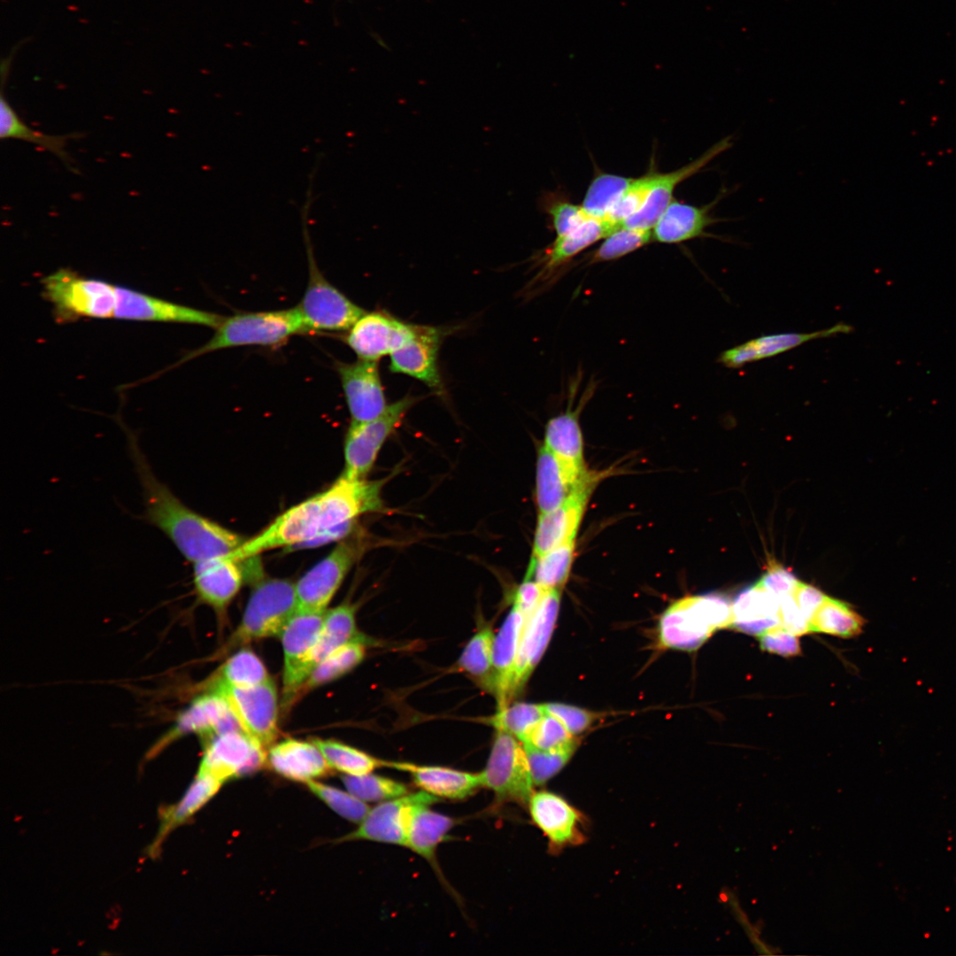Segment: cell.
I'll list each match as a JSON object with an SVG mask.
<instances>
[{"label":"cell","mask_w":956,"mask_h":956,"mask_svg":"<svg viewBox=\"0 0 956 956\" xmlns=\"http://www.w3.org/2000/svg\"><path fill=\"white\" fill-rule=\"evenodd\" d=\"M384 482L341 474L329 488L284 511L228 555L243 561L276 548L314 547L343 540L353 533L358 517L385 511L381 497Z\"/></svg>","instance_id":"cell-1"},{"label":"cell","mask_w":956,"mask_h":956,"mask_svg":"<svg viewBox=\"0 0 956 956\" xmlns=\"http://www.w3.org/2000/svg\"><path fill=\"white\" fill-rule=\"evenodd\" d=\"M128 451L141 485L142 518L160 530L194 564L234 552L245 538L185 505L154 474L137 438L126 429Z\"/></svg>","instance_id":"cell-2"},{"label":"cell","mask_w":956,"mask_h":956,"mask_svg":"<svg viewBox=\"0 0 956 956\" xmlns=\"http://www.w3.org/2000/svg\"><path fill=\"white\" fill-rule=\"evenodd\" d=\"M312 180L313 177L300 212L309 278L304 296L296 308L307 334L347 331L366 311L329 282L318 266L308 227V215L313 201Z\"/></svg>","instance_id":"cell-3"},{"label":"cell","mask_w":956,"mask_h":956,"mask_svg":"<svg viewBox=\"0 0 956 956\" xmlns=\"http://www.w3.org/2000/svg\"><path fill=\"white\" fill-rule=\"evenodd\" d=\"M732 602L727 595L712 592L682 598L672 603L659 620V644L666 649L695 651L716 630L730 628Z\"/></svg>","instance_id":"cell-4"},{"label":"cell","mask_w":956,"mask_h":956,"mask_svg":"<svg viewBox=\"0 0 956 956\" xmlns=\"http://www.w3.org/2000/svg\"><path fill=\"white\" fill-rule=\"evenodd\" d=\"M212 337L204 345L187 353L178 364L209 352L240 347H279L296 335L307 334L295 307L266 312H241L224 317L214 328Z\"/></svg>","instance_id":"cell-5"},{"label":"cell","mask_w":956,"mask_h":956,"mask_svg":"<svg viewBox=\"0 0 956 956\" xmlns=\"http://www.w3.org/2000/svg\"><path fill=\"white\" fill-rule=\"evenodd\" d=\"M297 611L295 584L280 578H263L255 583L241 622L221 653L251 641L280 636Z\"/></svg>","instance_id":"cell-6"},{"label":"cell","mask_w":956,"mask_h":956,"mask_svg":"<svg viewBox=\"0 0 956 956\" xmlns=\"http://www.w3.org/2000/svg\"><path fill=\"white\" fill-rule=\"evenodd\" d=\"M42 285L58 321L114 317L116 286L110 282L61 268L44 277Z\"/></svg>","instance_id":"cell-7"},{"label":"cell","mask_w":956,"mask_h":956,"mask_svg":"<svg viewBox=\"0 0 956 956\" xmlns=\"http://www.w3.org/2000/svg\"><path fill=\"white\" fill-rule=\"evenodd\" d=\"M480 775L482 787L494 793L497 804L528 806L535 785L524 746L513 735L497 730Z\"/></svg>","instance_id":"cell-8"},{"label":"cell","mask_w":956,"mask_h":956,"mask_svg":"<svg viewBox=\"0 0 956 956\" xmlns=\"http://www.w3.org/2000/svg\"><path fill=\"white\" fill-rule=\"evenodd\" d=\"M420 400V397L407 395L388 405L385 411L372 420L351 422L344 440V469L342 475L351 479L365 478L384 443Z\"/></svg>","instance_id":"cell-9"},{"label":"cell","mask_w":956,"mask_h":956,"mask_svg":"<svg viewBox=\"0 0 956 956\" xmlns=\"http://www.w3.org/2000/svg\"><path fill=\"white\" fill-rule=\"evenodd\" d=\"M366 545L363 536H350L309 569L295 584L297 611L325 612Z\"/></svg>","instance_id":"cell-10"},{"label":"cell","mask_w":956,"mask_h":956,"mask_svg":"<svg viewBox=\"0 0 956 956\" xmlns=\"http://www.w3.org/2000/svg\"><path fill=\"white\" fill-rule=\"evenodd\" d=\"M210 690L222 696L242 729L269 748L278 735V694L274 682L251 687L212 683Z\"/></svg>","instance_id":"cell-11"},{"label":"cell","mask_w":956,"mask_h":956,"mask_svg":"<svg viewBox=\"0 0 956 956\" xmlns=\"http://www.w3.org/2000/svg\"><path fill=\"white\" fill-rule=\"evenodd\" d=\"M204 743L198 771L222 783L258 772L266 764V748L243 729L215 735Z\"/></svg>","instance_id":"cell-12"},{"label":"cell","mask_w":956,"mask_h":956,"mask_svg":"<svg viewBox=\"0 0 956 956\" xmlns=\"http://www.w3.org/2000/svg\"><path fill=\"white\" fill-rule=\"evenodd\" d=\"M325 613L297 611L280 635L283 649L281 705L285 709L297 700L309 676L308 660L320 636Z\"/></svg>","instance_id":"cell-13"},{"label":"cell","mask_w":956,"mask_h":956,"mask_svg":"<svg viewBox=\"0 0 956 956\" xmlns=\"http://www.w3.org/2000/svg\"><path fill=\"white\" fill-rule=\"evenodd\" d=\"M598 481V474L587 472L559 507L549 513H539L530 561L564 543L575 540L589 498Z\"/></svg>","instance_id":"cell-14"},{"label":"cell","mask_w":956,"mask_h":956,"mask_svg":"<svg viewBox=\"0 0 956 956\" xmlns=\"http://www.w3.org/2000/svg\"><path fill=\"white\" fill-rule=\"evenodd\" d=\"M440 798L423 790L378 803L370 808L356 829L337 839L338 843L366 840L405 846L406 829L413 808L421 803L435 804Z\"/></svg>","instance_id":"cell-15"},{"label":"cell","mask_w":956,"mask_h":956,"mask_svg":"<svg viewBox=\"0 0 956 956\" xmlns=\"http://www.w3.org/2000/svg\"><path fill=\"white\" fill-rule=\"evenodd\" d=\"M595 383H590L576 405L575 382L572 383L569 395L571 401L565 412L550 419L545 426L544 445L553 453L568 478L576 483L588 471L583 459V438L579 417L584 405L595 391Z\"/></svg>","instance_id":"cell-16"},{"label":"cell","mask_w":956,"mask_h":956,"mask_svg":"<svg viewBox=\"0 0 956 956\" xmlns=\"http://www.w3.org/2000/svg\"><path fill=\"white\" fill-rule=\"evenodd\" d=\"M115 294L113 318L119 320L185 323L216 328L224 318L122 286H116Z\"/></svg>","instance_id":"cell-17"},{"label":"cell","mask_w":956,"mask_h":956,"mask_svg":"<svg viewBox=\"0 0 956 956\" xmlns=\"http://www.w3.org/2000/svg\"><path fill=\"white\" fill-rule=\"evenodd\" d=\"M415 325L402 321L383 311L365 312L342 340L358 359L378 361L406 343Z\"/></svg>","instance_id":"cell-18"},{"label":"cell","mask_w":956,"mask_h":956,"mask_svg":"<svg viewBox=\"0 0 956 956\" xmlns=\"http://www.w3.org/2000/svg\"><path fill=\"white\" fill-rule=\"evenodd\" d=\"M561 590H548L534 612L527 618L513 669L511 698L523 690L541 659L558 617Z\"/></svg>","instance_id":"cell-19"},{"label":"cell","mask_w":956,"mask_h":956,"mask_svg":"<svg viewBox=\"0 0 956 956\" xmlns=\"http://www.w3.org/2000/svg\"><path fill=\"white\" fill-rule=\"evenodd\" d=\"M235 729H243L229 705L222 696L210 690L197 697L182 711L171 730L149 751L147 759L153 758L170 743L189 733L198 735L204 741L215 735Z\"/></svg>","instance_id":"cell-20"},{"label":"cell","mask_w":956,"mask_h":956,"mask_svg":"<svg viewBox=\"0 0 956 956\" xmlns=\"http://www.w3.org/2000/svg\"><path fill=\"white\" fill-rule=\"evenodd\" d=\"M527 807L532 821L548 839L551 853L585 841L583 815L561 796L548 790L534 791Z\"/></svg>","instance_id":"cell-21"},{"label":"cell","mask_w":956,"mask_h":956,"mask_svg":"<svg viewBox=\"0 0 956 956\" xmlns=\"http://www.w3.org/2000/svg\"><path fill=\"white\" fill-rule=\"evenodd\" d=\"M351 422L361 423L379 417L387 408L377 361L358 359L335 361Z\"/></svg>","instance_id":"cell-22"},{"label":"cell","mask_w":956,"mask_h":956,"mask_svg":"<svg viewBox=\"0 0 956 956\" xmlns=\"http://www.w3.org/2000/svg\"><path fill=\"white\" fill-rule=\"evenodd\" d=\"M443 335L444 332L439 328L415 325L412 338L390 354V371L413 377L436 394L443 395L444 388L438 366V353Z\"/></svg>","instance_id":"cell-23"},{"label":"cell","mask_w":956,"mask_h":956,"mask_svg":"<svg viewBox=\"0 0 956 956\" xmlns=\"http://www.w3.org/2000/svg\"><path fill=\"white\" fill-rule=\"evenodd\" d=\"M732 143V137L728 135L714 143L695 160L679 169L668 173H659L653 169L651 189L643 207L622 225L652 229L674 199V191L676 187L699 173L715 158L729 150Z\"/></svg>","instance_id":"cell-24"},{"label":"cell","mask_w":956,"mask_h":956,"mask_svg":"<svg viewBox=\"0 0 956 956\" xmlns=\"http://www.w3.org/2000/svg\"><path fill=\"white\" fill-rule=\"evenodd\" d=\"M252 558L236 560L228 554L193 564V584L198 599L221 613L246 582Z\"/></svg>","instance_id":"cell-25"},{"label":"cell","mask_w":956,"mask_h":956,"mask_svg":"<svg viewBox=\"0 0 956 956\" xmlns=\"http://www.w3.org/2000/svg\"><path fill=\"white\" fill-rule=\"evenodd\" d=\"M852 328L843 322L811 333H777L764 335L723 351L718 362L729 368H740L748 363L775 357L814 339L849 334Z\"/></svg>","instance_id":"cell-26"},{"label":"cell","mask_w":956,"mask_h":956,"mask_svg":"<svg viewBox=\"0 0 956 956\" xmlns=\"http://www.w3.org/2000/svg\"><path fill=\"white\" fill-rule=\"evenodd\" d=\"M223 784L212 775L197 770L181 798L176 803L160 808L158 829L146 849L147 856L151 859L159 857L166 837L207 805Z\"/></svg>","instance_id":"cell-27"},{"label":"cell","mask_w":956,"mask_h":956,"mask_svg":"<svg viewBox=\"0 0 956 956\" xmlns=\"http://www.w3.org/2000/svg\"><path fill=\"white\" fill-rule=\"evenodd\" d=\"M722 190L716 198L703 206L673 199L652 227L653 240L662 243H681L698 237H716L706 233L710 226L724 221L711 214L712 209L725 197Z\"/></svg>","instance_id":"cell-28"},{"label":"cell","mask_w":956,"mask_h":956,"mask_svg":"<svg viewBox=\"0 0 956 956\" xmlns=\"http://www.w3.org/2000/svg\"><path fill=\"white\" fill-rule=\"evenodd\" d=\"M615 229L606 220L590 218L577 228L557 235L548 247L536 255L535 264L539 269L534 281L542 284L554 277L576 255Z\"/></svg>","instance_id":"cell-29"},{"label":"cell","mask_w":956,"mask_h":956,"mask_svg":"<svg viewBox=\"0 0 956 956\" xmlns=\"http://www.w3.org/2000/svg\"><path fill=\"white\" fill-rule=\"evenodd\" d=\"M266 763L285 779L303 783L327 776L332 770L312 740L288 738L272 744Z\"/></svg>","instance_id":"cell-30"},{"label":"cell","mask_w":956,"mask_h":956,"mask_svg":"<svg viewBox=\"0 0 956 956\" xmlns=\"http://www.w3.org/2000/svg\"><path fill=\"white\" fill-rule=\"evenodd\" d=\"M385 767L410 774L413 783L420 790L438 798L465 799L482 787L480 773H470L441 766L387 760Z\"/></svg>","instance_id":"cell-31"},{"label":"cell","mask_w":956,"mask_h":956,"mask_svg":"<svg viewBox=\"0 0 956 956\" xmlns=\"http://www.w3.org/2000/svg\"><path fill=\"white\" fill-rule=\"evenodd\" d=\"M528 616L513 605L495 636L492 656V693L497 710L510 705L511 684L519 646Z\"/></svg>","instance_id":"cell-32"},{"label":"cell","mask_w":956,"mask_h":956,"mask_svg":"<svg viewBox=\"0 0 956 956\" xmlns=\"http://www.w3.org/2000/svg\"><path fill=\"white\" fill-rule=\"evenodd\" d=\"M781 625L779 598L759 582L741 590L732 601L730 628L753 636Z\"/></svg>","instance_id":"cell-33"},{"label":"cell","mask_w":956,"mask_h":956,"mask_svg":"<svg viewBox=\"0 0 956 956\" xmlns=\"http://www.w3.org/2000/svg\"><path fill=\"white\" fill-rule=\"evenodd\" d=\"M432 805H417L410 816L405 847L425 859L438 871L436 851L455 825V820L430 808Z\"/></svg>","instance_id":"cell-34"},{"label":"cell","mask_w":956,"mask_h":956,"mask_svg":"<svg viewBox=\"0 0 956 956\" xmlns=\"http://www.w3.org/2000/svg\"><path fill=\"white\" fill-rule=\"evenodd\" d=\"M357 607L344 602L325 613L323 625L308 660L309 675L314 667L340 646L351 641L370 643L356 625Z\"/></svg>","instance_id":"cell-35"},{"label":"cell","mask_w":956,"mask_h":956,"mask_svg":"<svg viewBox=\"0 0 956 956\" xmlns=\"http://www.w3.org/2000/svg\"><path fill=\"white\" fill-rule=\"evenodd\" d=\"M576 483L568 478L557 458L543 444L538 451L536 475V498L539 513H549L559 507Z\"/></svg>","instance_id":"cell-36"},{"label":"cell","mask_w":956,"mask_h":956,"mask_svg":"<svg viewBox=\"0 0 956 956\" xmlns=\"http://www.w3.org/2000/svg\"><path fill=\"white\" fill-rule=\"evenodd\" d=\"M0 120L2 139H19L42 147L60 158L71 171L75 170L66 147L67 141L79 137V134L53 135L35 130L23 122L3 96H1Z\"/></svg>","instance_id":"cell-37"},{"label":"cell","mask_w":956,"mask_h":956,"mask_svg":"<svg viewBox=\"0 0 956 956\" xmlns=\"http://www.w3.org/2000/svg\"><path fill=\"white\" fill-rule=\"evenodd\" d=\"M495 633L492 626H482L468 641L456 667L477 684L492 693V656Z\"/></svg>","instance_id":"cell-38"},{"label":"cell","mask_w":956,"mask_h":956,"mask_svg":"<svg viewBox=\"0 0 956 956\" xmlns=\"http://www.w3.org/2000/svg\"><path fill=\"white\" fill-rule=\"evenodd\" d=\"M865 619L844 601L826 597L811 619L810 632L850 638L862 633Z\"/></svg>","instance_id":"cell-39"},{"label":"cell","mask_w":956,"mask_h":956,"mask_svg":"<svg viewBox=\"0 0 956 956\" xmlns=\"http://www.w3.org/2000/svg\"><path fill=\"white\" fill-rule=\"evenodd\" d=\"M575 540L549 551L529 562L525 579H532L544 590H562L566 584L574 557Z\"/></svg>","instance_id":"cell-40"},{"label":"cell","mask_w":956,"mask_h":956,"mask_svg":"<svg viewBox=\"0 0 956 956\" xmlns=\"http://www.w3.org/2000/svg\"><path fill=\"white\" fill-rule=\"evenodd\" d=\"M367 644H369L363 641H351L335 650L314 667L301 687L298 696L351 671L365 658Z\"/></svg>","instance_id":"cell-41"},{"label":"cell","mask_w":956,"mask_h":956,"mask_svg":"<svg viewBox=\"0 0 956 956\" xmlns=\"http://www.w3.org/2000/svg\"><path fill=\"white\" fill-rule=\"evenodd\" d=\"M331 769L346 775H361L385 767L386 760L377 759L355 747L334 739L313 738Z\"/></svg>","instance_id":"cell-42"},{"label":"cell","mask_w":956,"mask_h":956,"mask_svg":"<svg viewBox=\"0 0 956 956\" xmlns=\"http://www.w3.org/2000/svg\"><path fill=\"white\" fill-rule=\"evenodd\" d=\"M634 178L600 172L590 181L582 207L593 219L605 220Z\"/></svg>","instance_id":"cell-43"},{"label":"cell","mask_w":956,"mask_h":956,"mask_svg":"<svg viewBox=\"0 0 956 956\" xmlns=\"http://www.w3.org/2000/svg\"><path fill=\"white\" fill-rule=\"evenodd\" d=\"M270 679L260 658L250 649H241L221 666L212 683L234 687H251Z\"/></svg>","instance_id":"cell-44"},{"label":"cell","mask_w":956,"mask_h":956,"mask_svg":"<svg viewBox=\"0 0 956 956\" xmlns=\"http://www.w3.org/2000/svg\"><path fill=\"white\" fill-rule=\"evenodd\" d=\"M546 713L544 704L515 703L497 710L488 723L524 743Z\"/></svg>","instance_id":"cell-45"},{"label":"cell","mask_w":956,"mask_h":956,"mask_svg":"<svg viewBox=\"0 0 956 956\" xmlns=\"http://www.w3.org/2000/svg\"><path fill=\"white\" fill-rule=\"evenodd\" d=\"M653 240L652 229L621 226L604 238L590 254V263L607 262L622 258Z\"/></svg>","instance_id":"cell-46"},{"label":"cell","mask_w":956,"mask_h":956,"mask_svg":"<svg viewBox=\"0 0 956 956\" xmlns=\"http://www.w3.org/2000/svg\"><path fill=\"white\" fill-rule=\"evenodd\" d=\"M347 790L362 801L381 803L408 794V787L398 781L371 773L342 776Z\"/></svg>","instance_id":"cell-47"},{"label":"cell","mask_w":956,"mask_h":956,"mask_svg":"<svg viewBox=\"0 0 956 956\" xmlns=\"http://www.w3.org/2000/svg\"><path fill=\"white\" fill-rule=\"evenodd\" d=\"M306 784L308 790L336 814L343 819L356 823L357 825L366 817L370 807L367 804L355 795L332 785L319 782L310 781Z\"/></svg>","instance_id":"cell-48"},{"label":"cell","mask_w":956,"mask_h":956,"mask_svg":"<svg viewBox=\"0 0 956 956\" xmlns=\"http://www.w3.org/2000/svg\"><path fill=\"white\" fill-rule=\"evenodd\" d=\"M521 744L542 751L553 752L577 748L578 740L557 718L546 713L528 739Z\"/></svg>","instance_id":"cell-49"},{"label":"cell","mask_w":956,"mask_h":956,"mask_svg":"<svg viewBox=\"0 0 956 956\" xmlns=\"http://www.w3.org/2000/svg\"><path fill=\"white\" fill-rule=\"evenodd\" d=\"M541 205L557 235L567 234L590 219L581 204H574L559 195H545Z\"/></svg>","instance_id":"cell-50"},{"label":"cell","mask_w":956,"mask_h":956,"mask_svg":"<svg viewBox=\"0 0 956 956\" xmlns=\"http://www.w3.org/2000/svg\"><path fill=\"white\" fill-rule=\"evenodd\" d=\"M535 786L544 784L567 763L576 748L547 752L523 744Z\"/></svg>","instance_id":"cell-51"},{"label":"cell","mask_w":956,"mask_h":956,"mask_svg":"<svg viewBox=\"0 0 956 956\" xmlns=\"http://www.w3.org/2000/svg\"><path fill=\"white\" fill-rule=\"evenodd\" d=\"M544 707L573 735L582 733L599 717L595 712L562 703H548Z\"/></svg>","instance_id":"cell-52"},{"label":"cell","mask_w":956,"mask_h":956,"mask_svg":"<svg viewBox=\"0 0 956 956\" xmlns=\"http://www.w3.org/2000/svg\"><path fill=\"white\" fill-rule=\"evenodd\" d=\"M758 582L778 598L793 595L799 582L791 571L775 559L767 561L765 573Z\"/></svg>","instance_id":"cell-53"},{"label":"cell","mask_w":956,"mask_h":956,"mask_svg":"<svg viewBox=\"0 0 956 956\" xmlns=\"http://www.w3.org/2000/svg\"><path fill=\"white\" fill-rule=\"evenodd\" d=\"M761 650L783 657H793L801 653L798 636L783 626L772 628L758 636Z\"/></svg>","instance_id":"cell-54"},{"label":"cell","mask_w":956,"mask_h":956,"mask_svg":"<svg viewBox=\"0 0 956 956\" xmlns=\"http://www.w3.org/2000/svg\"><path fill=\"white\" fill-rule=\"evenodd\" d=\"M781 625L797 636L810 632L809 621L800 611L793 595L779 598Z\"/></svg>","instance_id":"cell-55"},{"label":"cell","mask_w":956,"mask_h":956,"mask_svg":"<svg viewBox=\"0 0 956 956\" xmlns=\"http://www.w3.org/2000/svg\"><path fill=\"white\" fill-rule=\"evenodd\" d=\"M545 592L546 590L534 580L524 579L514 594L513 605L528 617L536 608Z\"/></svg>","instance_id":"cell-56"},{"label":"cell","mask_w":956,"mask_h":956,"mask_svg":"<svg viewBox=\"0 0 956 956\" xmlns=\"http://www.w3.org/2000/svg\"><path fill=\"white\" fill-rule=\"evenodd\" d=\"M793 597L800 611L810 622L827 595L813 585L799 582Z\"/></svg>","instance_id":"cell-57"}]
</instances>
